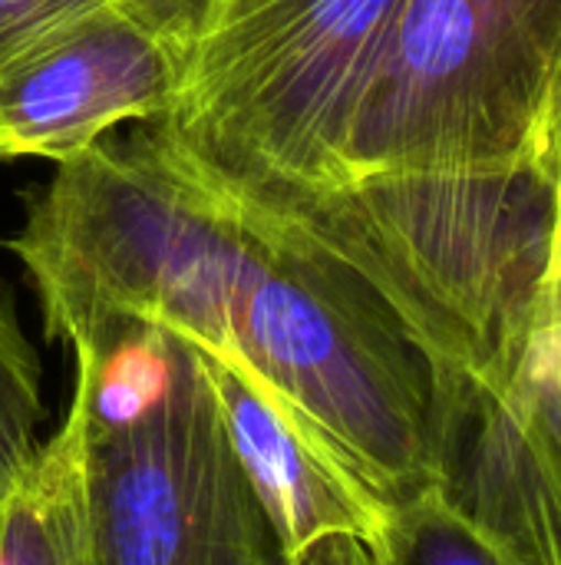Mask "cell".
Returning a JSON list of instances; mask_svg holds the SVG:
<instances>
[{
    "mask_svg": "<svg viewBox=\"0 0 561 565\" xmlns=\"http://www.w3.org/2000/svg\"><path fill=\"white\" fill-rule=\"evenodd\" d=\"M66 348L89 565H291L192 341L122 321Z\"/></svg>",
    "mask_w": 561,
    "mask_h": 565,
    "instance_id": "obj_2",
    "label": "cell"
},
{
    "mask_svg": "<svg viewBox=\"0 0 561 565\" xmlns=\"http://www.w3.org/2000/svg\"><path fill=\"white\" fill-rule=\"evenodd\" d=\"M370 553V550H367ZM370 565H526L489 526L430 487L393 507Z\"/></svg>",
    "mask_w": 561,
    "mask_h": 565,
    "instance_id": "obj_11",
    "label": "cell"
},
{
    "mask_svg": "<svg viewBox=\"0 0 561 565\" xmlns=\"http://www.w3.org/2000/svg\"><path fill=\"white\" fill-rule=\"evenodd\" d=\"M357 268L433 377L499 387L559 255L555 195L532 162L374 169L278 218Z\"/></svg>",
    "mask_w": 561,
    "mask_h": 565,
    "instance_id": "obj_3",
    "label": "cell"
},
{
    "mask_svg": "<svg viewBox=\"0 0 561 565\" xmlns=\"http://www.w3.org/2000/svg\"><path fill=\"white\" fill-rule=\"evenodd\" d=\"M532 166L539 169V175L549 182V189L555 195V209H559L561 225V60L555 76H552L546 106H542L536 146H532Z\"/></svg>",
    "mask_w": 561,
    "mask_h": 565,
    "instance_id": "obj_15",
    "label": "cell"
},
{
    "mask_svg": "<svg viewBox=\"0 0 561 565\" xmlns=\"http://www.w3.org/2000/svg\"><path fill=\"white\" fill-rule=\"evenodd\" d=\"M559 60L561 0H400L341 179L532 162Z\"/></svg>",
    "mask_w": 561,
    "mask_h": 565,
    "instance_id": "obj_6",
    "label": "cell"
},
{
    "mask_svg": "<svg viewBox=\"0 0 561 565\" xmlns=\"http://www.w3.org/2000/svg\"><path fill=\"white\" fill-rule=\"evenodd\" d=\"M112 7V0H0V76Z\"/></svg>",
    "mask_w": 561,
    "mask_h": 565,
    "instance_id": "obj_13",
    "label": "cell"
},
{
    "mask_svg": "<svg viewBox=\"0 0 561 565\" xmlns=\"http://www.w3.org/2000/svg\"><path fill=\"white\" fill-rule=\"evenodd\" d=\"M433 487L526 565H561V440L509 387L436 377Z\"/></svg>",
    "mask_w": 561,
    "mask_h": 565,
    "instance_id": "obj_8",
    "label": "cell"
},
{
    "mask_svg": "<svg viewBox=\"0 0 561 565\" xmlns=\"http://www.w3.org/2000/svg\"><path fill=\"white\" fill-rule=\"evenodd\" d=\"M208 371L228 440L288 563L321 565L331 550L347 543L374 553L393 507L268 387L212 358Z\"/></svg>",
    "mask_w": 561,
    "mask_h": 565,
    "instance_id": "obj_9",
    "label": "cell"
},
{
    "mask_svg": "<svg viewBox=\"0 0 561 565\" xmlns=\"http://www.w3.org/2000/svg\"><path fill=\"white\" fill-rule=\"evenodd\" d=\"M555 271H559V291H561V245H559V255H555Z\"/></svg>",
    "mask_w": 561,
    "mask_h": 565,
    "instance_id": "obj_17",
    "label": "cell"
},
{
    "mask_svg": "<svg viewBox=\"0 0 561 565\" xmlns=\"http://www.w3.org/2000/svg\"><path fill=\"white\" fill-rule=\"evenodd\" d=\"M400 0H205L155 129L255 218L331 192Z\"/></svg>",
    "mask_w": 561,
    "mask_h": 565,
    "instance_id": "obj_4",
    "label": "cell"
},
{
    "mask_svg": "<svg viewBox=\"0 0 561 565\" xmlns=\"http://www.w3.org/2000/svg\"><path fill=\"white\" fill-rule=\"evenodd\" d=\"M0 565H89L79 516L76 434L66 417L3 507Z\"/></svg>",
    "mask_w": 561,
    "mask_h": 565,
    "instance_id": "obj_10",
    "label": "cell"
},
{
    "mask_svg": "<svg viewBox=\"0 0 561 565\" xmlns=\"http://www.w3.org/2000/svg\"><path fill=\"white\" fill-rule=\"evenodd\" d=\"M258 242L255 218L149 122L56 162L7 248L36 288L46 338L73 344L145 321L228 364Z\"/></svg>",
    "mask_w": 561,
    "mask_h": 565,
    "instance_id": "obj_1",
    "label": "cell"
},
{
    "mask_svg": "<svg viewBox=\"0 0 561 565\" xmlns=\"http://www.w3.org/2000/svg\"><path fill=\"white\" fill-rule=\"evenodd\" d=\"M112 3L129 17H136L139 23H145L152 33H159L182 56L205 0H112Z\"/></svg>",
    "mask_w": 561,
    "mask_h": 565,
    "instance_id": "obj_14",
    "label": "cell"
},
{
    "mask_svg": "<svg viewBox=\"0 0 561 565\" xmlns=\"http://www.w3.org/2000/svg\"><path fill=\"white\" fill-rule=\"evenodd\" d=\"M182 56L112 7L0 76V159L63 162L122 122L169 113Z\"/></svg>",
    "mask_w": 561,
    "mask_h": 565,
    "instance_id": "obj_7",
    "label": "cell"
},
{
    "mask_svg": "<svg viewBox=\"0 0 561 565\" xmlns=\"http://www.w3.org/2000/svg\"><path fill=\"white\" fill-rule=\"evenodd\" d=\"M255 225L225 367L284 401L390 507L430 490L436 377L423 348L341 255L291 222Z\"/></svg>",
    "mask_w": 561,
    "mask_h": 565,
    "instance_id": "obj_5",
    "label": "cell"
},
{
    "mask_svg": "<svg viewBox=\"0 0 561 565\" xmlns=\"http://www.w3.org/2000/svg\"><path fill=\"white\" fill-rule=\"evenodd\" d=\"M321 565H370V553H367L364 546H354V543H347V546H337V550H331V553L324 556V563Z\"/></svg>",
    "mask_w": 561,
    "mask_h": 565,
    "instance_id": "obj_16",
    "label": "cell"
},
{
    "mask_svg": "<svg viewBox=\"0 0 561 565\" xmlns=\"http://www.w3.org/2000/svg\"><path fill=\"white\" fill-rule=\"evenodd\" d=\"M43 371L13 298L0 291V520L43 450Z\"/></svg>",
    "mask_w": 561,
    "mask_h": 565,
    "instance_id": "obj_12",
    "label": "cell"
}]
</instances>
